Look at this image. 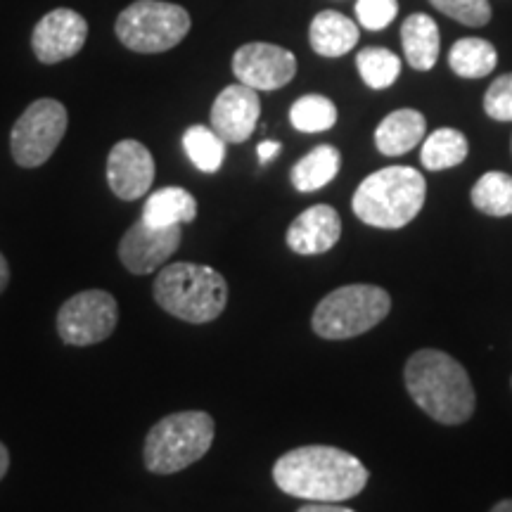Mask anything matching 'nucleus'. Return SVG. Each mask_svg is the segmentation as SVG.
Wrapping results in <instances>:
<instances>
[{
    "instance_id": "31",
    "label": "nucleus",
    "mask_w": 512,
    "mask_h": 512,
    "mask_svg": "<svg viewBox=\"0 0 512 512\" xmlns=\"http://www.w3.org/2000/svg\"><path fill=\"white\" fill-rule=\"evenodd\" d=\"M259 162L261 164H266V162H271V159L278 155L280 152V143H275V140H264V143L259 145Z\"/></svg>"
},
{
    "instance_id": "26",
    "label": "nucleus",
    "mask_w": 512,
    "mask_h": 512,
    "mask_svg": "<svg viewBox=\"0 0 512 512\" xmlns=\"http://www.w3.org/2000/svg\"><path fill=\"white\" fill-rule=\"evenodd\" d=\"M290 121L302 133L330 131L337 124V107L325 95H304L290 107Z\"/></svg>"
},
{
    "instance_id": "29",
    "label": "nucleus",
    "mask_w": 512,
    "mask_h": 512,
    "mask_svg": "<svg viewBox=\"0 0 512 512\" xmlns=\"http://www.w3.org/2000/svg\"><path fill=\"white\" fill-rule=\"evenodd\" d=\"M484 112L494 121H512V74H503L491 83L484 95Z\"/></svg>"
},
{
    "instance_id": "20",
    "label": "nucleus",
    "mask_w": 512,
    "mask_h": 512,
    "mask_svg": "<svg viewBox=\"0 0 512 512\" xmlns=\"http://www.w3.org/2000/svg\"><path fill=\"white\" fill-rule=\"evenodd\" d=\"M339 166H342V157H339L337 147L318 145L313 147L309 155L302 157L292 166L290 181L294 185V190L316 192L320 188H325V185L337 176Z\"/></svg>"
},
{
    "instance_id": "4",
    "label": "nucleus",
    "mask_w": 512,
    "mask_h": 512,
    "mask_svg": "<svg viewBox=\"0 0 512 512\" xmlns=\"http://www.w3.org/2000/svg\"><path fill=\"white\" fill-rule=\"evenodd\" d=\"M152 292L166 313L195 325L219 318L228 304L226 278L214 268L188 261L159 271Z\"/></svg>"
},
{
    "instance_id": "16",
    "label": "nucleus",
    "mask_w": 512,
    "mask_h": 512,
    "mask_svg": "<svg viewBox=\"0 0 512 512\" xmlns=\"http://www.w3.org/2000/svg\"><path fill=\"white\" fill-rule=\"evenodd\" d=\"M427 121L418 110H396L380 121L375 145L382 155L401 157L425 140Z\"/></svg>"
},
{
    "instance_id": "30",
    "label": "nucleus",
    "mask_w": 512,
    "mask_h": 512,
    "mask_svg": "<svg viewBox=\"0 0 512 512\" xmlns=\"http://www.w3.org/2000/svg\"><path fill=\"white\" fill-rule=\"evenodd\" d=\"M297 512H354V510L344 508V505H337V503H306Z\"/></svg>"
},
{
    "instance_id": "14",
    "label": "nucleus",
    "mask_w": 512,
    "mask_h": 512,
    "mask_svg": "<svg viewBox=\"0 0 512 512\" xmlns=\"http://www.w3.org/2000/svg\"><path fill=\"white\" fill-rule=\"evenodd\" d=\"M259 117V91L245 86V83H233V86L223 88L211 105V128L226 143H245L259 124Z\"/></svg>"
},
{
    "instance_id": "2",
    "label": "nucleus",
    "mask_w": 512,
    "mask_h": 512,
    "mask_svg": "<svg viewBox=\"0 0 512 512\" xmlns=\"http://www.w3.org/2000/svg\"><path fill=\"white\" fill-rule=\"evenodd\" d=\"M403 380L411 399L441 425H463L475 413V387L453 356L439 349H420L408 358Z\"/></svg>"
},
{
    "instance_id": "33",
    "label": "nucleus",
    "mask_w": 512,
    "mask_h": 512,
    "mask_svg": "<svg viewBox=\"0 0 512 512\" xmlns=\"http://www.w3.org/2000/svg\"><path fill=\"white\" fill-rule=\"evenodd\" d=\"M8 467H10V453L8 448H5V444H0V479L5 477Z\"/></svg>"
},
{
    "instance_id": "7",
    "label": "nucleus",
    "mask_w": 512,
    "mask_h": 512,
    "mask_svg": "<svg viewBox=\"0 0 512 512\" xmlns=\"http://www.w3.org/2000/svg\"><path fill=\"white\" fill-rule=\"evenodd\" d=\"M192 19L188 10L164 0H136L117 17L119 41L143 55L166 53L188 36Z\"/></svg>"
},
{
    "instance_id": "10",
    "label": "nucleus",
    "mask_w": 512,
    "mask_h": 512,
    "mask_svg": "<svg viewBox=\"0 0 512 512\" xmlns=\"http://www.w3.org/2000/svg\"><path fill=\"white\" fill-rule=\"evenodd\" d=\"M181 226L157 228L145 219H138L126 230L119 242V259L133 275H147L164 266L181 247Z\"/></svg>"
},
{
    "instance_id": "23",
    "label": "nucleus",
    "mask_w": 512,
    "mask_h": 512,
    "mask_svg": "<svg viewBox=\"0 0 512 512\" xmlns=\"http://www.w3.org/2000/svg\"><path fill=\"white\" fill-rule=\"evenodd\" d=\"M183 147L190 162L204 174H216L226 159V140L209 126H190L183 136Z\"/></svg>"
},
{
    "instance_id": "34",
    "label": "nucleus",
    "mask_w": 512,
    "mask_h": 512,
    "mask_svg": "<svg viewBox=\"0 0 512 512\" xmlns=\"http://www.w3.org/2000/svg\"><path fill=\"white\" fill-rule=\"evenodd\" d=\"M491 512H512V498H508V501H501L494 505V510Z\"/></svg>"
},
{
    "instance_id": "35",
    "label": "nucleus",
    "mask_w": 512,
    "mask_h": 512,
    "mask_svg": "<svg viewBox=\"0 0 512 512\" xmlns=\"http://www.w3.org/2000/svg\"><path fill=\"white\" fill-rule=\"evenodd\" d=\"M510 147H512V143H510Z\"/></svg>"
},
{
    "instance_id": "12",
    "label": "nucleus",
    "mask_w": 512,
    "mask_h": 512,
    "mask_svg": "<svg viewBox=\"0 0 512 512\" xmlns=\"http://www.w3.org/2000/svg\"><path fill=\"white\" fill-rule=\"evenodd\" d=\"M86 38L88 22L83 15L69 8H57L36 24L31 48H34L38 62L57 64L79 55L81 48L86 46Z\"/></svg>"
},
{
    "instance_id": "17",
    "label": "nucleus",
    "mask_w": 512,
    "mask_h": 512,
    "mask_svg": "<svg viewBox=\"0 0 512 512\" xmlns=\"http://www.w3.org/2000/svg\"><path fill=\"white\" fill-rule=\"evenodd\" d=\"M309 41L313 53L320 57H342L356 48L358 27L342 12L323 10L313 17Z\"/></svg>"
},
{
    "instance_id": "8",
    "label": "nucleus",
    "mask_w": 512,
    "mask_h": 512,
    "mask_svg": "<svg viewBox=\"0 0 512 512\" xmlns=\"http://www.w3.org/2000/svg\"><path fill=\"white\" fill-rule=\"evenodd\" d=\"M69 114L62 102L41 98L24 110L10 133L12 159L24 169L46 164L67 133Z\"/></svg>"
},
{
    "instance_id": "11",
    "label": "nucleus",
    "mask_w": 512,
    "mask_h": 512,
    "mask_svg": "<svg viewBox=\"0 0 512 512\" xmlns=\"http://www.w3.org/2000/svg\"><path fill=\"white\" fill-rule=\"evenodd\" d=\"M233 74L254 91H278L297 74V57L273 43H247L233 55Z\"/></svg>"
},
{
    "instance_id": "6",
    "label": "nucleus",
    "mask_w": 512,
    "mask_h": 512,
    "mask_svg": "<svg viewBox=\"0 0 512 512\" xmlns=\"http://www.w3.org/2000/svg\"><path fill=\"white\" fill-rule=\"evenodd\" d=\"M392 297L375 285L332 290L313 311V332L323 339H351L373 330L389 316Z\"/></svg>"
},
{
    "instance_id": "18",
    "label": "nucleus",
    "mask_w": 512,
    "mask_h": 512,
    "mask_svg": "<svg viewBox=\"0 0 512 512\" xmlns=\"http://www.w3.org/2000/svg\"><path fill=\"white\" fill-rule=\"evenodd\" d=\"M403 55L418 72H430L439 60V27L425 12H415L401 27Z\"/></svg>"
},
{
    "instance_id": "32",
    "label": "nucleus",
    "mask_w": 512,
    "mask_h": 512,
    "mask_svg": "<svg viewBox=\"0 0 512 512\" xmlns=\"http://www.w3.org/2000/svg\"><path fill=\"white\" fill-rule=\"evenodd\" d=\"M8 283H10V266H8V261H5V256L0 254V294H3Z\"/></svg>"
},
{
    "instance_id": "27",
    "label": "nucleus",
    "mask_w": 512,
    "mask_h": 512,
    "mask_svg": "<svg viewBox=\"0 0 512 512\" xmlns=\"http://www.w3.org/2000/svg\"><path fill=\"white\" fill-rule=\"evenodd\" d=\"M430 3L465 27H484L491 19L489 0H430Z\"/></svg>"
},
{
    "instance_id": "22",
    "label": "nucleus",
    "mask_w": 512,
    "mask_h": 512,
    "mask_svg": "<svg viewBox=\"0 0 512 512\" xmlns=\"http://www.w3.org/2000/svg\"><path fill=\"white\" fill-rule=\"evenodd\" d=\"M448 64L463 79H484L496 69L498 53L484 38H460L448 53Z\"/></svg>"
},
{
    "instance_id": "25",
    "label": "nucleus",
    "mask_w": 512,
    "mask_h": 512,
    "mask_svg": "<svg viewBox=\"0 0 512 512\" xmlns=\"http://www.w3.org/2000/svg\"><path fill=\"white\" fill-rule=\"evenodd\" d=\"M356 67L366 86L375 91L394 86L401 76V60L387 48H363L356 57Z\"/></svg>"
},
{
    "instance_id": "19",
    "label": "nucleus",
    "mask_w": 512,
    "mask_h": 512,
    "mask_svg": "<svg viewBox=\"0 0 512 512\" xmlns=\"http://www.w3.org/2000/svg\"><path fill=\"white\" fill-rule=\"evenodd\" d=\"M197 216V202L188 190L183 188H162L147 197L143 216L150 226L166 228V226H183L192 223Z\"/></svg>"
},
{
    "instance_id": "5",
    "label": "nucleus",
    "mask_w": 512,
    "mask_h": 512,
    "mask_svg": "<svg viewBox=\"0 0 512 512\" xmlns=\"http://www.w3.org/2000/svg\"><path fill=\"white\" fill-rule=\"evenodd\" d=\"M214 441V418L204 411L166 415L147 432L143 458L155 475H174L207 456Z\"/></svg>"
},
{
    "instance_id": "24",
    "label": "nucleus",
    "mask_w": 512,
    "mask_h": 512,
    "mask_svg": "<svg viewBox=\"0 0 512 512\" xmlns=\"http://www.w3.org/2000/svg\"><path fill=\"white\" fill-rule=\"evenodd\" d=\"M472 204L486 216H512V176L489 171L472 188Z\"/></svg>"
},
{
    "instance_id": "1",
    "label": "nucleus",
    "mask_w": 512,
    "mask_h": 512,
    "mask_svg": "<svg viewBox=\"0 0 512 512\" xmlns=\"http://www.w3.org/2000/svg\"><path fill=\"white\" fill-rule=\"evenodd\" d=\"M273 479L287 496L309 503H342L366 489L368 470L337 446H299L275 460Z\"/></svg>"
},
{
    "instance_id": "13",
    "label": "nucleus",
    "mask_w": 512,
    "mask_h": 512,
    "mask_svg": "<svg viewBox=\"0 0 512 512\" xmlns=\"http://www.w3.org/2000/svg\"><path fill=\"white\" fill-rule=\"evenodd\" d=\"M155 181V159L138 140H119L107 157V183L119 200L133 202L147 195Z\"/></svg>"
},
{
    "instance_id": "9",
    "label": "nucleus",
    "mask_w": 512,
    "mask_h": 512,
    "mask_svg": "<svg viewBox=\"0 0 512 512\" xmlns=\"http://www.w3.org/2000/svg\"><path fill=\"white\" fill-rule=\"evenodd\" d=\"M117 299L105 290H83L62 304L57 313V332L64 344L91 347L107 339L117 328Z\"/></svg>"
},
{
    "instance_id": "15",
    "label": "nucleus",
    "mask_w": 512,
    "mask_h": 512,
    "mask_svg": "<svg viewBox=\"0 0 512 512\" xmlns=\"http://www.w3.org/2000/svg\"><path fill=\"white\" fill-rule=\"evenodd\" d=\"M339 235H342V221L339 214L330 204H316L309 207L304 214L287 228V247L294 254H323L337 245Z\"/></svg>"
},
{
    "instance_id": "21",
    "label": "nucleus",
    "mask_w": 512,
    "mask_h": 512,
    "mask_svg": "<svg viewBox=\"0 0 512 512\" xmlns=\"http://www.w3.org/2000/svg\"><path fill=\"white\" fill-rule=\"evenodd\" d=\"M467 138L456 128H437L422 143L420 162L427 171H446L463 164L467 157Z\"/></svg>"
},
{
    "instance_id": "28",
    "label": "nucleus",
    "mask_w": 512,
    "mask_h": 512,
    "mask_svg": "<svg viewBox=\"0 0 512 512\" xmlns=\"http://www.w3.org/2000/svg\"><path fill=\"white\" fill-rule=\"evenodd\" d=\"M396 15H399V3L396 0H358L356 3V19L368 31L389 27Z\"/></svg>"
},
{
    "instance_id": "3",
    "label": "nucleus",
    "mask_w": 512,
    "mask_h": 512,
    "mask_svg": "<svg viewBox=\"0 0 512 512\" xmlns=\"http://www.w3.org/2000/svg\"><path fill=\"white\" fill-rule=\"evenodd\" d=\"M425 195L427 183L420 171L411 166H387L358 185L351 207L366 226L399 230L420 214Z\"/></svg>"
}]
</instances>
